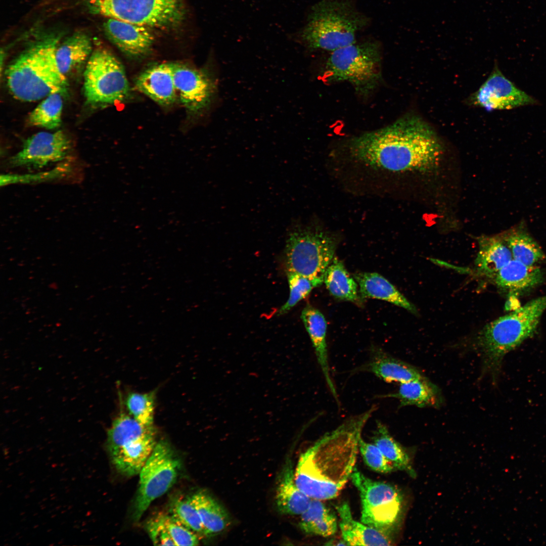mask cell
I'll return each instance as SVG.
<instances>
[{
    "label": "cell",
    "instance_id": "1",
    "mask_svg": "<svg viewBox=\"0 0 546 546\" xmlns=\"http://www.w3.org/2000/svg\"><path fill=\"white\" fill-rule=\"evenodd\" d=\"M347 148L356 160L394 172H429L438 167L442 155V146L433 129L413 114L352 138Z\"/></svg>",
    "mask_w": 546,
    "mask_h": 546
},
{
    "label": "cell",
    "instance_id": "2",
    "mask_svg": "<svg viewBox=\"0 0 546 546\" xmlns=\"http://www.w3.org/2000/svg\"><path fill=\"white\" fill-rule=\"evenodd\" d=\"M375 408L350 418L300 455L294 478L301 491L322 500L338 495L356 467L361 432Z\"/></svg>",
    "mask_w": 546,
    "mask_h": 546
},
{
    "label": "cell",
    "instance_id": "3",
    "mask_svg": "<svg viewBox=\"0 0 546 546\" xmlns=\"http://www.w3.org/2000/svg\"><path fill=\"white\" fill-rule=\"evenodd\" d=\"M60 41V37L54 36L35 40L8 66L7 85L15 99L35 102L53 93H67L68 79L59 71L56 61Z\"/></svg>",
    "mask_w": 546,
    "mask_h": 546
},
{
    "label": "cell",
    "instance_id": "4",
    "mask_svg": "<svg viewBox=\"0 0 546 546\" xmlns=\"http://www.w3.org/2000/svg\"><path fill=\"white\" fill-rule=\"evenodd\" d=\"M546 309V295L486 325L474 337L472 347L480 356L483 372L493 378L504 356L533 335Z\"/></svg>",
    "mask_w": 546,
    "mask_h": 546
},
{
    "label": "cell",
    "instance_id": "5",
    "mask_svg": "<svg viewBox=\"0 0 546 546\" xmlns=\"http://www.w3.org/2000/svg\"><path fill=\"white\" fill-rule=\"evenodd\" d=\"M369 22L348 0H321L310 9L296 37L310 50L333 52L356 41Z\"/></svg>",
    "mask_w": 546,
    "mask_h": 546
},
{
    "label": "cell",
    "instance_id": "6",
    "mask_svg": "<svg viewBox=\"0 0 546 546\" xmlns=\"http://www.w3.org/2000/svg\"><path fill=\"white\" fill-rule=\"evenodd\" d=\"M382 53L376 40L355 42L331 53L324 67L327 81L350 83L356 92L367 97L382 78Z\"/></svg>",
    "mask_w": 546,
    "mask_h": 546
},
{
    "label": "cell",
    "instance_id": "7",
    "mask_svg": "<svg viewBox=\"0 0 546 546\" xmlns=\"http://www.w3.org/2000/svg\"><path fill=\"white\" fill-rule=\"evenodd\" d=\"M157 441L154 426H145L121 412L107 433V447L111 462L120 474H139Z\"/></svg>",
    "mask_w": 546,
    "mask_h": 546
},
{
    "label": "cell",
    "instance_id": "8",
    "mask_svg": "<svg viewBox=\"0 0 546 546\" xmlns=\"http://www.w3.org/2000/svg\"><path fill=\"white\" fill-rule=\"evenodd\" d=\"M83 91L86 103L96 108L121 103L130 97L124 68L106 49H93L84 67Z\"/></svg>",
    "mask_w": 546,
    "mask_h": 546
},
{
    "label": "cell",
    "instance_id": "9",
    "mask_svg": "<svg viewBox=\"0 0 546 546\" xmlns=\"http://www.w3.org/2000/svg\"><path fill=\"white\" fill-rule=\"evenodd\" d=\"M337 247L336 239L327 232L307 226L295 228L286 242L287 272L324 280Z\"/></svg>",
    "mask_w": 546,
    "mask_h": 546
},
{
    "label": "cell",
    "instance_id": "10",
    "mask_svg": "<svg viewBox=\"0 0 546 546\" xmlns=\"http://www.w3.org/2000/svg\"><path fill=\"white\" fill-rule=\"evenodd\" d=\"M350 479L360 496V521L388 533L400 518L403 497L400 491L391 484L371 479L356 467Z\"/></svg>",
    "mask_w": 546,
    "mask_h": 546
},
{
    "label": "cell",
    "instance_id": "11",
    "mask_svg": "<svg viewBox=\"0 0 546 546\" xmlns=\"http://www.w3.org/2000/svg\"><path fill=\"white\" fill-rule=\"evenodd\" d=\"M94 12L145 26L163 28L182 16L181 0H86Z\"/></svg>",
    "mask_w": 546,
    "mask_h": 546
},
{
    "label": "cell",
    "instance_id": "12",
    "mask_svg": "<svg viewBox=\"0 0 546 546\" xmlns=\"http://www.w3.org/2000/svg\"><path fill=\"white\" fill-rule=\"evenodd\" d=\"M180 462L167 441L161 440L142 468L135 497L133 518L138 521L153 501L175 483Z\"/></svg>",
    "mask_w": 546,
    "mask_h": 546
},
{
    "label": "cell",
    "instance_id": "13",
    "mask_svg": "<svg viewBox=\"0 0 546 546\" xmlns=\"http://www.w3.org/2000/svg\"><path fill=\"white\" fill-rule=\"evenodd\" d=\"M72 148V141L63 131H40L25 140L21 150L10 158L9 164L12 167L41 168L63 160Z\"/></svg>",
    "mask_w": 546,
    "mask_h": 546
},
{
    "label": "cell",
    "instance_id": "14",
    "mask_svg": "<svg viewBox=\"0 0 546 546\" xmlns=\"http://www.w3.org/2000/svg\"><path fill=\"white\" fill-rule=\"evenodd\" d=\"M177 97L186 110L194 114L206 110L217 93L215 78L206 70L173 63Z\"/></svg>",
    "mask_w": 546,
    "mask_h": 546
},
{
    "label": "cell",
    "instance_id": "15",
    "mask_svg": "<svg viewBox=\"0 0 546 546\" xmlns=\"http://www.w3.org/2000/svg\"><path fill=\"white\" fill-rule=\"evenodd\" d=\"M470 103L488 111L509 110L537 104V101L518 88L495 65L479 89L469 99Z\"/></svg>",
    "mask_w": 546,
    "mask_h": 546
},
{
    "label": "cell",
    "instance_id": "16",
    "mask_svg": "<svg viewBox=\"0 0 546 546\" xmlns=\"http://www.w3.org/2000/svg\"><path fill=\"white\" fill-rule=\"evenodd\" d=\"M104 28L109 39L130 57H144L152 49L154 37L148 27L108 18L104 24Z\"/></svg>",
    "mask_w": 546,
    "mask_h": 546
},
{
    "label": "cell",
    "instance_id": "17",
    "mask_svg": "<svg viewBox=\"0 0 546 546\" xmlns=\"http://www.w3.org/2000/svg\"><path fill=\"white\" fill-rule=\"evenodd\" d=\"M135 86L139 91L162 106L172 105L178 98L173 63L158 64L147 69L136 78Z\"/></svg>",
    "mask_w": 546,
    "mask_h": 546
},
{
    "label": "cell",
    "instance_id": "18",
    "mask_svg": "<svg viewBox=\"0 0 546 546\" xmlns=\"http://www.w3.org/2000/svg\"><path fill=\"white\" fill-rule=\"evenodd\" d=\"M340 518L339 526L346 545H390L388 533L358 521L352 516L349 504L344 502L336 506Z\"/></svg>",
    "mask_w": 546,
    "mask_h": 546
},
{
    "label": "cell",
    "instance_id": "19",
    "mask_svg": "<svg viewBox=\"0 0 546 546\" xmlns=\"http://www.w3.org/2000/svg\"><path fill=\"white\" fill-rule=\"evenodd\" d=\"M358 370L371 372L387 382L400 384L424 377L416 368L376 347L371 349L368 362Z\"/></svg>",
    "mask_w": 546,
    "mask_h": 546
},
{
    "label": "cell",
    "instance_id": "20",
    "mask_svg": "<svg viewBox=\"0 0 546 546\" xmlns=\"http://www.w3.org/2000/svg\"><path fill=\"white\" fill-rule=\"evenodd\" d=\"M301 318L312 343L327 384L338 402L337 392L330 374L326 341L327 323L326 318L318 309L310 305H307L303 309Z\"/></svg>",
    "mask_w": 546,
    "mask_h": 546
},
{
    "label": "cell",
    "instance_id": "21",
    "mask_svg": "<svg viewBox=\"0 0 546 546\" xmlns=\"http://www.w3.org/2000/svg\"><path fill=\"white\" fill-rule=\"evenodd\" d=\"M93 51L90 38L83 32H76L60 40L56 51L59 71L68 79L85 67Z\"/></svg>",
    "mask_w": 546,
    "mask_h": 546
},
{
    "label": "cell",
    "instance_id": "22",
    "mask_svg": "<svg viewBox=\"0 0 546 546\" xmlns=\"http://www.w3.org/2000/svg\"><path fill=\"white\" fill-rule=\"evenodd\" d=\"M311 498L296 485L292 461L288 459L278 478L276 504L282 514L300 515L308 508Z\"/></svg>",
    "mask_w": 546,
    "mask_h": 546
},
{
    "label": "cell",
    "instance_id": "23",
    "mask_svg": "<svg viewBox=\"0 0 546 546\" xmlns=\"http://www.w3.org/2000/svg\"><path fill=\"white\" fill-rule=\"evenodd\" d=\"M353 277L357 282L362 299L374 298L382 300L402 307L413 314L417 310L386 278L376 272H358Z\"/></svg>",
    "mask_w": 546,
    "mask_h": 546
},
{
    "label": "cell",
    "instance_id": "24",
    "mask_svg": "<svg viewBox=\"0 0 546 546\" xmlns=\"http://www.w3.org/2000/svg\"><path fill=\"white\" fill-rule=\"evenodd\" d=\"M381 397L397 399L400 402V407L416 405L419 407H438L443 401L439 388L425 377L401 383L396 393Z\"/></svg>",
    "mask_w": 546,
    "mask_h": 546
},
{
    "label": "cell",
    "instance_id": "25",
    "mask_svg": "<svg viewBox=\"0 0 546 546\" xmlns=\"http://www.w3.org/2000/svg\"><path fill=\"white\" fill-rule=\"evenodd\" d=\"M479 252L475 264L478 272L494 278L498 271L513 259L504 240L496 237H482L478 240Z\"/></svg>",
    "mask_w": 546,
    "mask_h": 546
},
{
    "label": "cell",
    "instance_id": "26",
    "mask_svg": "<svg viewBox=\"0 0 546 546\" xmlns=\"http://www.w3.org/2000/svg\"><path fill=\"white\" fill-rule=\"evenodd\" d=\"M324 283L335 298L360 303L362 298L357 282L336 256L325 271Z\"/></svg>",
    "mask_w": 546,
    "mask_h": 546
},
{
    "label": "cell",
    "instance_id": "27",
    "mask_svg": "<svg viewBox=\"0 0 546 546\" xmlns=\"http://www.w3.org/2000/svg\"><path fill=\"white\" fill-rule=\"evenodd\" d=\"M542 272L538 267L528 265L512 259L495 276L497 286L510 290H522L541 283Z\"/></svg>",
    "mask_w": 546,
    "mask_h": 546
},
{
    "label": "cell",
    "instance_id": "28",
    "mask_svg": "<svg viewBox=\"0 0 546 546\" xmlns=\"http://www.w3.org/2000/svg\"><path fill=\"white\" fill-rule=\"evenodd\" d=\"M299 527L305 533L328 537L337 531V518L322 500L311 498L307 509L300 515Z\"/></svg>",
    "mask_w": 546,
    "mask_h": 546
},
{
    "label": "cell",
    "instance_id": "29",
    "mask_svg": "<svg viewBox=\"0 0 546 546\" xmlns=\"http://www.w3.org/2000/svg\"><path fill=\"white\" fill-rule=\"evenodd\" d=\"M190 497L198 512L205 536H214L225 529L230 522L228 513L212 497L200 491Z\"/></svg>",
    "mask_w": 546,
    "mask_h": 546
},
{
    "label": "cell",
    "instance_id": "30",
    "mask_svg": "<svg viewBox=\"0 0 546 546\" xmlns=\"http://www.w3.org/2000/svg\"><path fill=\"white\" fill-rule=\"evenodd\" d=\"M373 440L395 470L405 471L412 477L416 476L407 453L381 422H377Z\"/></svg>",
    "mask_w": 546,
    "mask_h": 546
},
{
    "label": "cell",
    "instance_id": "31",
    "mask_svg": "<svg viewBox=\"0 0 546 546\" xmlns=\"http://www.w3.org/2000/svg\"><path fill=\"white\" fill-rule=\"evenodd\" d=\"M61 93H53L42 99L28 116V122L32 126L54 129L62 122L63 98Z\"/></svg>",
    "mask_w": 546,
    "mask_h": 546
},
{
    "label": "cell",
    "instance_id": "32",
    "mask_svg": "<svg viewBox=\"0 0 546 546\" xmlns=\"http://www.w3.org/2000/svg\"><path fill=\"white\" fill-rule=\"evenodd\" d=\"M510 249L513 259L528 265H534L544 258L538 244L525 232L514 230L503 239Z\"/></svg>",
    "mask_w": 546,
    "mask_h": 546
},
{
    "label": "cell",
    "instance_id": "33",
    "mask_svg": "<svg viewBox=\"0 0 546 546\" xmlns=\"http://www.w3.org/2000/svg\"><path fill=\"white\" fill-rule=\"evenodd\" d=\"M155 392L129 393L125 398L128 413L142 425L154 426Z\"/></svg>",
    "mask_w": 546,
    "mask_h": 546
},
{
    "label": "cell",
    "instance_id": "34",
    "mask_svg": "<svg viewBox=\"0 0 546 546\" xmlns=\"http://www.w3.org/2000/svg\"><path fill=\"white\" fill-rule=\"evenodd\" d=\"M287 275L290 289L289 297L278 311V315L287 312L305 298L313 288L324 283L323 279L311 278L294 272H287Z\"/></svg>",
    "mask_w": 546,
    "mask_h": 546
},
{
    "label": "cell",
    "instance_id": "35",
    "mask_svg": "<svg viewBox=\"0 0 546 546\" xmlns=\"http://www.w3.org/2000/svg\"><path fill=\"white\" fill-rule=\"evenodd\" d=\"M171 515L199 537L205 536L198 512L190 497L179 498L172 504Z\"/></svg>",
    "mask_w": 546,
    "mask_h": 546
},
{
    "label": "cell",
    "instance_id": "36",
    "mask_svg": "<svg viewBox=\"0 0 546 546\" xmlns=\"http://www.w3.org/2000/svg\"><path fill=\"white\" fill-rule=\"evenodd\" d=\"M71 170L70 166L62 164L52 170L33 174H6L1 176V186L15 183H30L54 180L67 174Z\"/></svg>",
    "mask_w": 546,
    "mask_h": 546
},
{
    "label": "cell",
    "instance_id": "37",
    "mask_svg": "<svg viewBox=\"0 0 546 546\" xmlns=\"http://www.w3.org/2000/svg\"><path fill=\"white\" fill-rule=\"evenodd\" d=\"M358 449L365 464L372 470L381 473H388L395 470L380 449L374 443L364 441L361 438Z\"/></svg>",
    "mask_w": 546,
    "mask_h": 546
},
{
    "label": "cell",
    "instance_id": "38",
    "mask_svg": "<svg viewBox=\"0 0 546 546\" xmlns=\"http://www.w3.org/2000/svg\"><path fill=\"white\" fill-rule=\"evenodd\" d=\"M166 528L175 545H197L199 536L171 515L164 514Z\"/></svg>",
    "mask_w": 546,
    "mask_h": 546
},
{
    "label": "cell",
    "instance_id": "39",
    "mask_svg": "<svg viewBox=\"0 0 546 546\" xmlns=\"http://www.w3.org/2000/svg\"><path fill=\"white\" fill-rule=\"evenodd\" d=\"M163 516V514H159L148 521V534L155 545H175L166 528Z\"/></svg>",
    "mask_w": 546,
    "mask_h": 546
}]
</instances>
